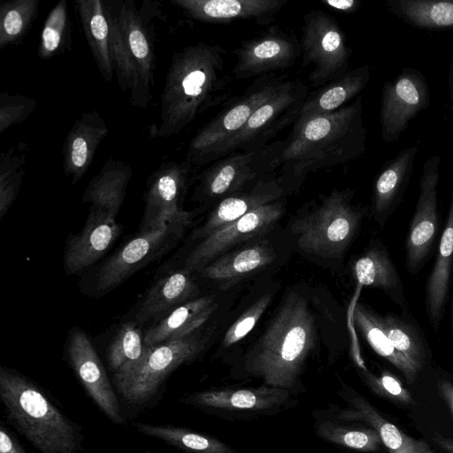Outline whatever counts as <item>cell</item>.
<instances>
[{
    "label": "cell",
    "mask_w": 453,
    "mask_h": 453,
    "mask_svg": "<svg viewBox=\"0 0 453 453\" xmlns=\"http://www.w3.org/2000/svg\"><path fill=\"white\" fill-rule=\"evenodd\" d=\"M226 52L219 44L199 42L176 51L160 97L156 137L178 134L196 118L231 94Z\"/></svg>",
    "instance_id": "6da1fadb"
},
{
    "label": "cell",
    "mask_w": 453,
    "mask_h": 453,
    "mask_svg": "<svg viewBox=\"0 0 453 453\" xmlns=\"http://www.w3.org/2000/svg\"><path fill=\"white\" fill-rule=\"evenodd\" d=\"M293 124L281 154L280 181L283 188L301 183L307 174L319 169L352 161L365 150L361 96L336 111Z\"/></svg>",
    "instance_id": "7a4b0ae2"
},
{
    "label": "cell",
    "mask_w": 453,
    "mask_h": 453,
    "mask_svg": "<svg viewBox=\"0 0 453 453\" xmlns=\"http://www.w3.org/2000/svg\"><path fill=\"white\" fill-rule=\"evenodd\" d=\"M315 344V319L308 302L290 293L246 353L242 361L244 375L293 394Z\"/></svg>",
    "instance_id": "3957f363"
},
{
    "label": "cell",
    "mask_w": 453,
    "mask_h": 453,
    "mask_svg": "<svg viewBox=\"0 0 453 453\" xmlns=\"http://www.w3.org/2000/svg\"><path fill=\"white\" fill-rule=\"evenodd\" d=\"M0 400L7 421L40 453H81L84 436L37 383L0 367Z\"/></svg>",
    "instance_id": "277c9868"
},
{
    "label": "cell",
    "mask_w": 453,
    "mask_h": 453,
    "mask_svg": "<svg viewBox=\"0 0 453 453\" xmlns=\"http://www.w3.org/2000/svg\"><path fill=\"white\" fill-rule=\"evenodd\" d=\"M354 190L334 189L321 203L292 224L298 246L322 257L341 256L355 238L366 209L351 203Z\"/></svg>",
    "instance_id": "5b68a950"
},
{
    "label": "cell",
    "mask_w": 453,
    "mask_h": 453,
    "mask_svg": "<svg viewBox=\"0 0 453 453\" xmlns=\"http://www.w3.org/2000/svg\"><path fill=\"white\" fill-rule=\"evenodd\" d=\"M211 334L195 333L149 347L141 364L125 376L113 379L124 403L131 408L147 406L169 375L180 365L196 359L206 349Z\"/></svg>",
    "instance_id": "8992f818"
},
{
    "label": "cell",
    "mask_w": 453,
    "mask_h": 453,
    "mask_svg": "<svg viewBox=\"0 0 453 453\" xmlns=\"http://www.w3.org/2000/svg\"><path fill=\"white\" fill-rule=\"evenodd\" d=\"M286 141H277L251 150L233 152L212 164L197 179L194 198H226L252 181L268 176L280 166Z\"/></svg>",
    "instance_id": "52a82bcc"
},
{
    "label": "cell",
    "mask_w": 453,
    "mask_h": 453,
    "mask_svg": "<svg viewBox=\"0 0 453 453\" xmlns=\"http://www.w3.org/2000/svg\"><path fill=\"white\" fill-rule=\"evenodd\" d=\"M188 226L165 222L141 227L136 235L123 243L100 266L96 275V292L106 294L147 265L170 251Z\"/></svg>",
    "instance_id": "ba28073f"
},
{
    "label": "cell",
    "mask_w": 453,
    "mask_h": 453,
    "mask_svg": "<svg viewBox=\"0 0 453 453\" xmlns=\"http://www.w3.org/2000/svg\"><path fill=\"white\" fill-rule=\"evenodd\" d=\"M308 89L299 81H286L278 92L257 108L244 127L217 148L207 164L217 161L237 150H251L267 145L283 127L297 119Z\"/></svg>",
    "instance_id": "9c48e42d"
},
{
    "label": "cell",
    "mask_w": 453,
    "mask_h": 453,
    "mask_svg": "<svg viewBox=\"0 0 453 453\" xmlns=\"http://www.w3.org/2000/svg\"><path fill=\"white\" fill-rule=\"evenodd\" d=\"M300 47L303 66L313 65L308 77L312 87H323L349 71L352 50L336 20L323 11L304 15Z\"/></svg>",
    "instance_id": "30bf717a"
},
{
    "label": "cell",
    "mask_w": 453,
    "mask_h": 453,
    "mask_svg": "<svg viewBox=\"0 0 453 453\" xmlns=\"http://www.w3.org/2000/svg\"><path fill=\"white\" fill-rule=\"evenodd\" d=\"M284 81L270 74L258 77L237 101L204 125L191 139L186 161L192 166L207 164L211 153L236 134L255 111L274 96Z\"/></svg>",
    "instance_id": "8fae6325"
},
{
    "label": "cell",
    "mask_w": 453,
    "mask_h": 453,
    "mask_svg": "<svg viewBox=\"0 0 453 453\" xmlns=\"http://www.w3.org/2000/svg\"><path fill=\"white\" fill-rule=\"evenodd\" d=\"M180 402L211 414L230 418L273 415L295 403L290 391L263 384L257 388L196 391L185 395Z\"/></svg>",
    "instance_id": "7c38bea8"
},
{
    "label": "cell",
    "mask_w": 453,
    "mask_h": 453,
    "mask_svg": "<svg viewBox=\"0 0 453 453\" xmlns=\"http://www.w3.org/2000/svg\"><path fill=\"white\" fill-rule=\"evenodd\" d=\"M430 104L427 81L421 72L403 68L381 91L380 124L382 140L397 142L409 123Z\"/></svg>",
    "instance_id": "4fadbf2b"
},
{
    "label": "cell",
    "mask_w": 453,
    "mask_h": 453,
    "mask_svg": "<svg viewBox=\"0 0 453 453\" xmlns=\"http://www.w3.org/2000/svg\"><path fill=\"white\" fill-rule=\"evenodd\" d=\"M441 157L434 155L424 163L419 195L405 241L408 272L417 273L423 266L438 234V185Z\"/></svg>",
    "instance_id": "5bb4252c"
},
{
    "label": "cell",
    "mask_w": 453,
    "mask_h": 453,
    "mask_svg": "<svg viewBox=\"0 0 453 453\" xmlns=\"http://www.w3.org/2000/svg\"><path fill=\"white\" fill-rule=\"evenodd\" d=\"M192 165L183 162H165L155 170L147 180L145 210L141 227L165 222H176L188 226L193 213L182 207Z\"/></svg>",
    "instance_id": "9a60e30c"
},
{
    "label": "cell",
    "mask_w": 453,
    "mask_h": 453,
    "mask_svg": "<svg viewBox=\"0 0 453 453\" xmlns=\"http://www.w3.org/2000/svg\"><path fill=\"white\" fill-rule=\"evenodd\" d=\"M283 211V204L276 201L260 206L214 232L191 251L184 262V268L200 272L236 244L265 234L281 218Z\"/></svg>",
    "instance_id": "2e32d148"
},
{
    "label": "cell",
    "mask_w": 453,
    "mask_h": 453,
    "mask_svg": "<svg viewBox=\"0 0 453 453\" xmlns=\"http://www.w3.org/2000/svg\"><path fill=\"white\" fill-rule=\"evenodd\" d=\"M66 355L71 367L93 402L111 422L122 425L124 416L112 384L94 345L80 328L70 331Z\"/></svg>",
    "instance_id": "e0dca14e"
},
{
    "label": "cell",
    "mask_w": 453,
    "mask_h": 453,
    "mask_svg": "<svg viewBox=\"0 0 453 453\" xmlns=\"http://www.w3.org/2000/svg\"><path fill=\"white\" fill-rule=\"evenodd\" d=\"M236 63L233 74L236 79L261 77L288 68L301 53L297 40L277 27L242 42L234 50Z\"/></svg>",
    "instance_id": "ac0fdd59"
},
{
    "label": "cell",
    "mask_w": 453,
    "mask_h": 453,
    "mask_svg": "<svg viewBox=\"0 0 453 453\" xmlns=\"http://www.w3.org/2000/svg\"><path fill=\"white\" fill-rule=\"evenodd\" d=\"M112 4V3H111ZM112 9L122 38L138 73V89L131 101L134 107L146 109L152 97L155 58L150 37L133 0L113 2Z\"/></svg>",
    "instance_id": "d6986e66"
},
{
    "label": "cell",
    "mask_w": 453,
    "mask_h": 453,
    "mask_svg": "<svg viewBox=\"0 0 453 453\" xmlns=\"http://www.w3.org/2000/svg\"><path fill=\"white\" fill-rule=\"evenodd\" d=\"M116 219L90 209L87 221L77 234H70L65 242L64 265L67 274H75L99 260L121 234Z\"/></svg>",
    "instance_id": "ffe728a7"
},
{
    "label": "cell",
    "mask_w": 453,
    "mask_h": 453,
    "mask_svg": "<svg viewBox=\"0 0 453 453\" xmlns=\"http://www.w3.org/2000/svg\"><path fill=\"white\" fill-rule=\"evenodd\" d=\"M188 18L225 24L253 19L265 26L273 21L288 0H170Z\"/></svg>",
    "instance_id": "44dd1931"
},
{
    "label": "cell",
    "mask_w": 453,
    "mask_h": 453,
    "mask_svg": "<svg viewBox=\"0 0 453 453\" xmlns=\"http://www.w3.org/2000/svg\"><path fill=\"white\" fill-rule=\"evenodd\" d=\"M338 394L347 403V408L336 409L333 416L341 420L368 425L377 431L389 453H434L425 441L408 436L386 420L366 399L352 388L343 385Z\"/></svg>",
    "instance_id": "7402d4cb"
},
{
    "label": "cell",
    "mask_w": 453,
    "mask_h": 453,
    "mask_svg": "<svg viewBox=\"0 0 453 453\" xmlns=\"http://www.w3.org/2000/svg\"><path fill=\"white\" fill-rule=\"evenodd\" d=\"M108 133V126L96 111L84 112L74 122L62 150L63 170L71 185L79 182L88 172L99 144Z\"/></svg>",
    "instance_id": "603a6c76"
},
{
    "label": "cell",
    "mask_w": 453,
    "mask_h": 453,
    "mask_svg": "<svg viewBox=\"0 0 453 453\" xmlns=\"http://www.w3.org/2000/svg\"><path fill=\"white\" fill-rule=\"evenodd\" d=\"M270 177L256 181L249 190L222 199L205 223L194 231L192 239H204L253 210L276 202L282 196L284 188L280 180Z\"/></svg>",
    "instance_id": "cb8c5ba5"
},
{
    "label": "cell",
    "mask_w": 453,
    "mask_h": 453,
    "mask_svg": "<svg viewBox=\"0 0 453 453\" xmlns=\"http://www.w3.org/2000/svg\"><path fill=\"white\" fill-rule=\"evenodd\" d=\"M418 150V145L402 150L387 162L374 180L372 215L381 227L403 197Z\"/></svg>",
    "instance_id": "d4e9b609"
},
{
    "label": "cell",
    "mask_w": 453,
    "mask_h": 453,
    "mask_svg": "<svg viewBox=\"0 0 453 453\" xmlns=\"http://www.w3.org/2000/svg\"><path fill=\"white\" fill-rule=\"evenodd\" d=\"M192 273L186 268L171 271L155 282L144 296L134 316L141 325L156 322L178 306L196 298L199 292Z\"/></svg>",
    "instance_id": "484cf974"
},
{
    "label": "cell",
    "mask_w": 453,
    "mask_h": 453,
    "mask_svg": "<svg viewBox=\"0 0 453 453\" xmlns=\"http://www.w3.org/2000/svg\"><path fill=\"white\" fill-rule=\"evenodd\" d=\"M453 272V188L446 224L441 235L434 266L425 290L426 311L431 326L437 331L442 321Z\"/></svg>",
    "instance_id": "4316f807"
},
{
    "label": "cell",
    "mask_w": 453,
    "mask_h": 453,
    "mask_svg": "<svg viewBox=\"0 0 453 453\" xmlns=\"http://www.w3.org/2000/svg\"><path fill=\"white\" fill-rule=\"evenodd\" d=\"M353 273L360 286L382 290L403 313H410L403 283L382 243L375 242L355 261Z\"/></svg>",
    "instance_id": "83f0119b"
},
{
    "label": "cell",
    "mask_w": 453,
    "mask_h": 453,
    "mask_svg": "<svg viewBox=\"0 0 453 453\" xmlns=\"http://www.w3.org/2000/svg\"><path fill=\"white\" fill-rule=\"evenodd\" d=\"M214 296H204L188 301L154 322L144 333L148 347L186 337L208 320L217 309Z\"/></svg>",
    "instance_id": "f1b7e54d"
},
{
    "label": "cell",
    "mask_w": 453,
    "mask_h": 453,
    "mask_svg": "<svg viewBox=\"0 0 453 453\" xmlns=\"http://www.w3.org/2000/svg\"><path fill=\"white\" fill-rule=\"evenodd\" d=\"M133 170L129 164L110 157L90 180L82 200L90 209L104 211L116 219L125 199Z\"/></svg>",
    "instance_id": "f546056e"
},
{
    "label": "cell",
    "mask_w": 453,
    "mask_h": 453,
    "mask_svg": "<svg viewBox=\"0 0 453 453\" xmlns=\"http://www.w3.org/2000/svg\"><path fill=\"white\" fill-rule=\"evenodd\" d=\"M369 81L368 65L349 70L340 78L308 95L300 107L296 121L338 111L357 96L366 87Z\"/></svg>",
    "instance_id": "4dcf8cb0"
},
{
    "label": "cell",
    "mask_w": 453,
    "mask_h": 453,
    "mask_svg": "<svg viewBox=\"0 0 453 453\" xmlns=\"http://www.w3.org/2000/svg\"><path fill=\"white\" fill-rule=\"evenodd\" d=\"M275 257L273 247L267 242H261L223 254L203 267L200 273L203 278L214 280L221 288H225L267 266Z\"/></svg>",
    "instance_id": "1f68e13d"
},
{
    "label": "cell",
    "mask_w": 453,
    "mask_h": 453,
    "mask_svg": "<svg viewBox=\"0 0 453 453\" xmlns=\"http://www.w3.org/2000/svg\"><path fill=\"white\" fill-rule=\"evenodd\" d=\"M75 10L90 48L97 69L110 82L113 78V64L110 45V25L103 0H76Z\"/></svg>",
    "instance_id": "d6a6232c"
},
{
    "label": "cell",
    "mask_w": 453,
    "mask_h": 453,
    "mask_svg": "<svg viewBox=\"0 0 453 453\" xmlns=\"http://www.w3.org/2000/svg\"><path fill=\"white\" fill-rule=\"evenodd\" d=\"M352 317L355 326L371 348L397 368L409 383H413L421 370L392 345L383 330L381 316L366 305L357 303L353 309Z\"/></svg>",
    "instance_id": "836d02e7"
},
{
    "label": "cell",
    "mask_w": 453,
    "mask_h": 453,
    "mask_svg": "<svg viewBox=\"0 0 453 453\" xmlns=\"http://www.w3.org/2000/svg\"><path fill=\"white\" fill-rule=\"evenodd\" d=\"M387 9L404 23L420 29H453V0H388Z\"/></svg>",
    "instance_id": "e575fe53"
},
{
    "label": "cell",
    "mask_w": 453,
    "mask_h": 453,
    "mask_svg": "<svg viewBox=\"0 0 453 453\" xmlns=\"http://www.w3.org/2000/svg\"><path fill=\"white\" fill-rule=\"evenodd\" d=\"M137 432L160 440L185 453H240L216 437L185 427L134 422Z\"/></svg>",
    "instance_id": "d590c367"
},
{
    "label": "cell",
    "mask_w": 453,
    "mask_h": 453,
    "mask_svg": "<svg viewBox=\"0 0 453 453\" xmlns=\"http://www.w3.org/2000/svg\"><path fill=\"white\" fill-rule=\"evenodd\" d=\"M140 325L134 321L122 324L108 348V365L115 378L127 375L143 360L148 346Z\"/></svg>",
    "instance_id": "8d00e7d4"
},
{
    "label": "cell",
    "mask_w": 453,
    "mask_h": 453,
    "mask_svg": "<svg viewBox=\"0 0 453 453\" xmlns=\"http://www.w3.org/2000/svg\"><path fill=\"white\" fill-rule=\"evenodd\" d=\"M381 325L395 349L422 371L427 360L428 347L410 313H388L381 316Z\"/></svg>",
    "instance_id": "74e56055"
},
{
    "label": "cell",
    "mask_w": 453,
    "mask_h": 453,
    "mask_svg": "<svg viewBox=\"0 0 453 453\" xmlns=\"http://www.w3.org/2000/svg\"><path fill=\"white\" fill-rule=\"evenodd\" d=\"M314 428L322 440L356 451L376 452L382 443L373 428L350 425L334 416L318 418Z\"/></svg>",
    "instance_id": "f35d334b"
},
{
    "label": "cell",
    "mask_w": 453,
    "mask_h": 453,
    "mask_svg": "<svg viewBox=\"0 0 453 453\" xmlns=\"http://www.w3.org/2000/svg\"><path fill=\"white\" fill-rule=\"evenodd\" d=\"M39 0H12L0 5V49L19 42L30 30Z\"/></svg>",
    "instance_id": "ab89813d"
},
{
    "label": "cell",
    "mask_w": 453,
    "mask_h": 453,
    "mask_svg": "<svg viewBox=\"0 0 453 453\" xmlns=\"http://www.w3.org/2000/svg\"><path fill=\"white\" fill-rule=\"evenodd\" d=\"M110 25V45L114 73L119 88L130 91V101L134 100L138 89V73L128 53L119 28L117 19L109 2L104 1Z\"/></svg>",
    "instance_id": "60d3db41"
},
{
    "label": "cell",
    "mask_w": 453,
    "mask_h": 453,
    "mask_svg": "<svg viewBox=\"0 0 453 453\" xmlns=\"http://www.w3.org/2000/svg\"><path fill=\"white\" fill-rule=\"evenodd\" d=\"M70 39L67 1L61 0L48 13L41 32L38 56L48 60L65 50Z\"/></svg>",
    "instance_id": "b9f144b4"
},
{
    "label": "cell",
    "mask_w": 453,
    "mask_h": 453,
    "mask_svg": "<svg viewBox=\"0 0 453 453\" xmlns=\"http://www.w3.org/2000/svg\"><path fill=\"white\" fill-rule=\"evenodd\" d=\"M11 148L0 155V218L3 219L14 203L25 173L26 154L21 149Z\"/></svg>",
    "instance_id": "7bdbcfd3"
},
{
    "label": "cell",
    "mask_w": 453,
    "mask_h": 453,
    "mask_svg": "<svg viewBox=\"0 0 453 453\" xmlns=\"http://www.w3.org/2000/svg\"><path fill=\"white\" fill-rule=\"evenodd\" d=\"M35 98L21 94H0V134L10 127L22 124L35 110Z\"/></svg>",
    "instance_id": "ee69618b"
},
{
    "label": "cell",
    "mask_w": 453,
    "mask_h": 453,
    "mask_svg": "<svg viewBox=\"0 0 453 453\" xmlns=\"http://www.w3.org/2000/svg\"><path fill=\"white\" fill-rule=\"evenodd\" d=\"M272 300L271 294L259 297L245 311L226 332L222 345L231 347L243 339L263 316Z\"/></svg>",
    "instance_id": "f6af8a7d"
},
{
    "label": "cell",
    "mask_w": 453,
    "mask_h": 453,
    "mask_svg": "<svg viewBox=\"0 0 453 453\" xmlns=\"http://www.w3.org/2000/svg\"><path fill=\"white\" fill-rule=\"evenodd\" d=\"M361 374L366 384L379 395L390 397L403 403H410L411 402L410 392L390 372L383 371L380 376H375L367 370L363 369Z\"/></svg>",
    "instance_id": "bcb514c9"
},
{
    "label": "cell",
    "mask_w": 453,
    "mask_h": 453,
    "mask_svg": "<svg viewBox=\"0 0 453 453\" xmlns=\"http://www.w3.org/2000/svg\"><path fill=\"white\" fill-rule=\"evenodd\" d=\"M0 453H27L3 420L0 424Z\"/></svg>",
    "instance_id": "7dc6e473"
},
{
    "label": "cell",
    "mask_w": 453,
    "mask_h": 453,
    "mask_svg": "<svg viewBox=\"0 0 453 453\" xmlns=\"http://www.w3.org/2000/svg\"><path fill=\"white\" fill-rule=\"evenodd\" d=\"M321 2L332 9L347 13L357 12L360 5V2L356 0H321Z\"/></svg>",
    "instance_id": "c3c4849f"
},
{
    "label": "cell",
    "mask_w": 453,
    "mask_h": 453,
    "mask_svg": "<svg viewBox=\"0 0 453 453\" xmlns=\"http://www.w3.org/2000/svg\"><path fill=\"white\" fill-rule=\"evenodd\" d=\"M438 388L441 396L453 412V384L447 380H441L438 381Z\"/></svg>",
    "instance_id": "681fc988"
},
{
    "label": "cell",
    "mask_w": 453,
    "mask_h": 453,
    "mask_svg": "<svg viewBox=\"0 0 453 453\" xmlns=\"http://www.w3.org/2000/svg\"><path fill=\"white\" fill-rule=\"evenodd\" d=\"M434 441L449 453H453V440L444 438L439 434L434 436Z\"/></svg>",
    "instance_id": "f907efd6"
},
{
    "label": "cell",
    "mask_w": 453,
    "mask_h": 453,
    "mask_svg": "<svg viewBox=\"0 0 453 453\" xmlns=\"http://www.w3.org/2000/svg\"><path fill=\"white\" fill-rule=\"evenodd\" d=\"M449 89L450 102H451L452 107H453V60L451 62V65H450V68H449Z\"/></svg>",
    "instance_id": "816d5d0a"
},
{
    "label": "cell",
    "mask_w": 453,
    "mask_h": 453,
    "mask_svg": "<svg viewBox=\"0 0 453 453\" xmlns=\"http://www.w3.org/2000/svg\"><path fill=\"white\" fill-rule=\"evenodd\" d=\"M450 317H451L452 333H453V291L450 296Z\"/></svg>",
    "instance_id": "f5cc1de1"
},
{
    "label": "cell",
    "mask_w": 453,
    "mask_h": 453,
    "mask_svg": "<svg viewBox=\"0 0 453 453\" xmlns=\"http://www.w3.org/2000/svg\"><path fill=\"white\" fill-rule=\"evenodd\" d=\"M140 453H155V452L147 450V451H142V452H140Z\"/></svg>",
    "instance_id": "db71d44e"
}]
</instances>
